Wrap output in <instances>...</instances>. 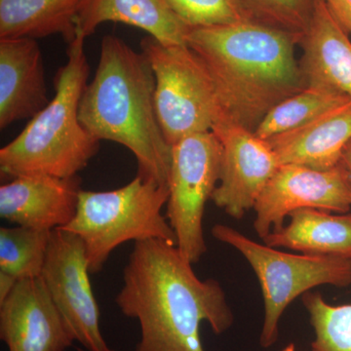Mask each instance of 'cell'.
Instances as JSON below:
<instances>
[{"label": "cell", "mask_w": 351, "mask_h": 351, "mask_svg": "<svg viewBox=\"0 0 351 351\" xmlns=\"http://www.w3.org/2000/svg\"><path fill=\"white\" fill-rule=\"evenodd\" d=\"M282 351H295V343H289L287 346Z\"/></svg>", "instance_id": "83f0119b"}, {"label": "cell", "mask_w": 351, "mask_h": 351, "mask_svg": "<svg viewBox=\"0 0 351 351\" xmlns=\"http://www.w3.org/2000/svg\"><path fill=\"white\" fill-rule=\"evenodd\" d=\"M108 22L138 27L166 45H188L189 27L166 0H85L78 16L77 34L86 38Z\"/></svg>", "instance_id": "e0dca14e"}, {"label": "cell", "mask_w": 351, "mask_h": 351, "mask_svg": "<svg viewBox=\"0 0 351 351\" xmlns=\"http://www.w3.org/2000/svg\"><path fill=\"white\" fill-rule=\"evenodd\" d=\"M300 45V64L306 86L334 88L351 99L350 34L332 16L325 0H316L313 17Z\"/></svg>", "instance_id": "9a60e30c"}, {"label": "cell", "mask_w": 351, "mask_h": 351, "mask_svg": "<svg viewBox=\"0 0 351 351\" xmlns=\"http://www.w3.org/2000/svg\"><path fill=\"white\" fill-rule=\"evenodd\" d=\"M290 221L270 232L263 242L306 255L335 256L351 260V213L334 215L302 208L289 215Z\"/></svg>", "instance_id": "ac0fdd59"}, {"label": "cell", "mask_w": 351, "mask_h": 351, "mask_svg": "<svg viewBox=\"0 0 351 351\" xmlns=\"http://www.w3.org/2000/svg\"><path fill=\"white\" fill-rule=\"evenodd\" d=\"M300 40L295 34L253 21L193 27L186 34L189 47L212 76L221 119L250 132L257 130L272 108L306 87L295 56Z\"/></svg>", "instance_id": "7a4b0ae2"}, {"label": "cell", "mask_w": 351, "mask_h": 351, "mask_svg": "<svg viewBox=\"0 0 351 351\" xmlns=\"http://www.w3.org/2000/svg\"><path fill=\"white\" fill-rule=\"evenodd\" d=\"M332 16L351 36V0H325Z\"/></svg>", "instance_id": "d4e9b609"}, {"label": "cell", "mask_w": 351, "mask_h": 351, "mask_svg": "<svg viewBox=\"0 0 351 351\" xmlns=\"http://www.w3.org/2000/svg\"><path fill=\"white\" fill-rule=\"evenodd\" d=\"M115 302L140 323L137 351H205L203 321L217 335L234 322L221 284L201 280L177 246L160 239L135 242Z\"/></svg>", "instance_id": "6da1fadb"}, {"label": "cell", "mask_w": 351, "mask_h": 351, "mask_svg": "<svg viewBox=\"0 0 351 351\" xmlns=\"http://www.w3.org/2000/svg\"><path fill=\"white\" fill-rule=\"evenodd\" d=\"M341 161L343 163V165L346 166L351 177V140L348 142V144L346 145L345 149H343Z\"/></svg>", "instance_id": "4316f807"}, {"label": "cell", "mask_w": 351, "mask_h": 351, "mask_svg": "<svg viewBox=\"0 0 351 351\" xmlns=\"http://www.w3.org/2000/svg\"><path fill=\"white\" fill-rule=\"evenodd\" d=\"M49 101L38 41L0 38V129L34 119Z\"/></svg>", "instance_id": "5bb4252c"}, {"label": "cell", "mask_w": 351, "mask_h": 351, "mask_svg": "<svg viewBox=\"0 0 351 351\" xmlns=\"http://www.w3.org/2000/svg\"><path fill=\"white\" fill-rule=\"evenodd\" d=\"M82 179L23 176L0 186V217L25 228L52 230L69 225L77 211Z\"/></svg>", "instance_id": "4fadbf2b"}, {"label": "cell", "mask_w": 351, "mask_h": 351, "mask_svg": "<svg viewBox=\"0 0 351 351\" xmlns=\"http://www.w3.org/2000/svg\"><path fill=\"white\" fill-rule=\"evenodd\" d=\"M168 186L137 175L133 181L108 191H82L75 217L61 228L75 233L86 251L90 274L103 269L110 254L128 241L160 239L177 243L162 208Z\"/></svg>", "instance_id": "5b68a950"}, {"label": "cell", "mask_w": 351, "mask_h": 351, "mask_svg": "<svg viewBox=\"0 0 351 351\" xmlns=\"http://www.w3.org/2000/svg\"><path fill=\"white\" fill-rule=\"evenodd\" d=\"M302 208L330 213L350 211L351 177L341 161L328 170L297 164L279 165L254 207V230L263 239L280 230L286 217Z\"/></svg>", "instance_id": "30bf717a"}, {"label": "cell", "mask_w": 351, "mask_h": 351, "mask_svg": "<svg viewBox=\"0 0 351 351\" xmlns=\"http://www.w3.org/2000/svg\"><path fill=\"white\" fill-rule=\"evenodd\" d=\"M316 0H237L249 21L290 32L302 38Z\"/></svg>", "instance_id": "603a6c76"}, {"label": "cell", "mask_w": 351, "mask_h": 351, "mask_svg": "<svg viewBox=\"0 0 351 351\" xmlns=\"http://www.w3.org/2000/svg\"><path fill=\"white\" fill-rule=\"evenodd\" d=\"M221 145L213 132L193 134L172 145L166 218L176 246L189 263L207 252L203 232L205 205L221 177Z\"/></svg>", "instance_id": "ba28073f"}, {"label": "cell", "mask_w": 351, "mask_h": 351, "mask_svg": "<svg viewBox=\"0 0 351 351\" xmlns=\"http://www.w3.org/2000/svg\"><path fill=\"white\" fill-rule=\"evenodd\" d=\"M52 232L21 226H2L0 271L11 274L18 280L40 276Z\"/></svg>", "instance_id": "44dd1931"}, {"label": "cell", "mask_w": 351, "mask_h": 351, "mask_svg": "<svg viewBox=\"0 0 351 351\" xmlns=\"http://www.w3.org/2000/svg\"><path fill=\"white\" fill-rule=\"evenodd\" d=\"M350 100L348 95L334 88L308 85L272 108L254 133L262 140H269L274 136L306 125L325 112L345 105Z\"/></svg>", "instance_id": "ffe728a7"}, {"label": "cell", "mask_w": 351, "mask_h": 351, "mask_svg": "<svg viewBox=\"0 0 351 351\" xmlns=\"http://www.w3.org/2000/svg\"><path fill=\"white\" fill-rule=\"evenodd\" d=\"M18 279L11 274L4 271H0V304L5 301L8 295L12 293L15 288Z\"/></svg>", "instance_id": "484cf974"}, {"label": "cell", "mask_w": 351, "mask_h": 351, "mask_svg": "<svg viewBox=\"0 0 351 351\" xmlns=\"http://www.w3.org/2000/svg\"><path fill=\"white\" fill-rule=\"evenodd\" d=\"M212 132L221 145V177L212 201L235 219L254 209L279 164L267 141L254 132L219 120Z\"/></svg>", "instance_id": "8fae6325"}, {"label": "cell", "mask_w": 351, "mask_h": 351, "mask_svg": "<svg viewBox=\"0 0 351 351\" xmlns=\"http://www.w3.org/2000/svg\"><path fill=\"white\" fill-rule=\"evenodd\" d=\"M84 36L68 44V62L55 76V96L24 130L0 149L2 175L71 178L99 152L100 141L82 125L80 106L88 84L89 64Z\"/></svg>", "instance_id": "277c9868"}, {"label": "cell", "mask_w": 351, "mask_h": 351, "mask_svg": "<svg viewBox=\"0 0 351 351\" xmlns=\"http://www.w3.org/2000/svg\"><path fill=\"white\" fill-rule=\"evenodd\" d=\"M90 274L82 240L61 228L53 230L39 277L75 341L87 351H107Z\"/></svg>", "instance_id": "9c48e42d"}, {"label": "cell", "mask_w": 351, "mask_h": 351, "mask_svg": "<svg viewBox=\"0 0 351 351\" xmlns=\"http://www.w3.org/2000/svg\"><path fill=\"white\" fill-rule=\"evenodd\" d=\"M85 0H0V38L38 39L60 34L66 43L77 36Z\"/></svg>", "instance_id": "d6986e66"}, {"label": "cell", "mask_w": 351, "mask_h": 351, "mask_svg": "<svg viewBox=\"0 0 351 351\" xmlns=\"http://www.w3.org/2000/svg\"><path fill=\"white\" fill-rule=\"evenodd\" d=\"M302 297L315 335L311 351H351V304L331 306L319 292Z\"/></svg>", "instance_id": "7402d4cb"}, {"label": "cell", "mask_w": 351, "mask_h": 351, "mask_svg": "<svg viewBox=\"0 0 351 351\" xmlns=\"http://www.w3.org/2000/svg\"><path fill=\"white\" fill-rule=\"evenodd\" d=\"M166 2L189 29L221 27L249 21L237 0H166Z\"/></svg>", "instance_id": "cb8c5ba5"}, {"label": "cell", "mask_w": 351, "mask_h": 351, "mask_svg": "<svg viewBox=\"0 0 351 351\" xmlns=\"http://www.w3.org/2000/svg\"><path fill=\"white\" fill-rule=\"evenodd\" d=\"M351 140V100L317 119L269 138L280 165L297 164L317 170L338 165Z\"/></svg>", "instance_id": "2e32d148"}, {"label": "cell", "mask_w": 351, "mask_h": 351, "mask_svg": "<svg viewBox=\"0 0 351 351\" xmlns=\"http://www.w3.org/2000/svg\"><path fill=\"white\" fill-rule=\"evenodd\" d=\"M77 350L78 351H87V350H83V348H77ZM107 351H117V350H110V348H108V350Z\"/></svg>", "instance_id": "f1b7e54d"}, {"label": "cell", "mask_w": 351, "mask_h": 351, "mask_svg": "<svg viewBox=\"0 0 351 351\" xmlns=\"http://www.w3.org/2000/svg\"><path fill=\"white\" fill-rule=\"evenodd\" d=\"M0 338L9 351H66L75 341L40 277L18 280L0 304Z\"/></svg>", "instance_id": "7c38bea8"}, {"label": "cell", "mask_w": 351, "mask_h": 351, "mask_svg": "<svg viewBox=\"0 0 351 351\" xmlns=\"http://www.w3.org/2000/svg\"><path fill=\"white\" fill-rule=\"evenodd\" d=\"M141 49L156 76L157 119L171 147L193 134L212 131L221 112L201 58L188 45H166L149 36L141 41Z\"/></svg>", "instance_id": "52a82bcc"}, {"label": "cell", "mask_w": 351, "mask_h": 351, "mask_svg": "<svg viewBox=\"0 0 351 351\" xmlns=\"http://www.w3.org/2000/svg\"><path fill=\"white\" fill-rule=\"evenodd\" d=\"M154 93L156 76L144 53L117 36H105L80 101V119L97 140L128 149L137 159L138 175L168 186L172 147L159 125Z\"/></svg>", "instance_id": "3957f363"}, {"label": "cell", "mask_w": 351, "mask_h": 351, "mask_svg": "<svg viewBox=\"0 0 351 351\" xmlns=\"http://www.w3.org/2000/svg\"><path fill=\"white\" fill-rule=\"evenodd\" d=\"M212 235L240 252L258 277L265 304L260 337L263 348L276 343L281 316L298 297L320 285L346 288L351 284L350 258L279 251L221 223L212 228Z\"/></svg>", "instance_id": "8992f818"}]
</instances>
